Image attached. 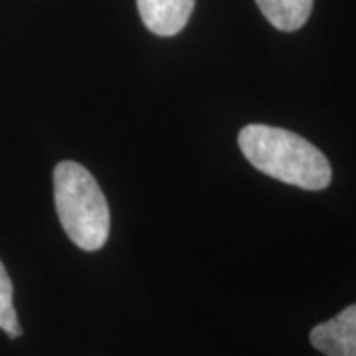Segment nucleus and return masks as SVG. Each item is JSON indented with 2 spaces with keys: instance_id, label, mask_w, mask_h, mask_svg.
I'll return each instance as SVG.
<instances>
[{
  "instance_id": "nucleus-5",
  "label": "nucleus",
  "mask_w": 356,
  "mask_h": 356,
  "mask_svg": "<svg viewBox=\"0 0 356 356\" xmlns=\"http://www.w3.org/2000/svg\"><path fill=\"white\" fill-rule=\"evenodd\" d=\"M269 24L281 32H295L311 16L313 0H255Z\"/></svg>"
},
{
  "instance_id": "nucleus-2",
  "label": "nucleus",
  "mask_w": 356,
  "mask_h": 356,
  "mask_svg": "<svg viewBox=\"0 0 356 356\" xmlns=\"http://www.w3.org/2000/svg\"><path fill=\"white\" fill-rule=\"evenodd\" d=\"M54 200L67 238L83 252L102 250L111 229L109 204L86 166L62 161L54 168Z\"/></svg>"
},
{
  "instance_id": "nucleus-4",
  "label": "nucleus",
  "mask_w": 356,
  "mask_h": 356,
  "mask_svg": "<svg viewBox=\"0 0 356 356\" xmlns=\"http://www.w3.org/2000/svg\"><path fill=\"white\" fill-rule=\"evenodd\" d=\"M196 0H137L140 20L156 36H175L191 20Z\"/></svg>"
},
{
  "instance_id": "nucleus-6",
  "label": "nucleus",
  "mask_w": 356,
  "mask_h": 356,
  "mask_svg": "<svg viewBox=\"0 0 356 356\" xmlns=\"http://www.w3.org/2000/svg\"><path fill=\"white\" fill-rule=\"evenodd\" d=\"M13 281L6 273V267L0 261V329L10 339L22 337V327L18 323V315L14 309Z\"/></svg>"
},
{
  "instance_id": "nucleus-3",
  "label": "nucleus",
  "mask_w": 356,
  "mask_h": 356,
  "mask_svg": "<svg viewBox=\"0 0 356 356\" xmlns=\"http://www.w3.org/2000/svg\"><path fill=\"white\" fill-rule=\"evenodd\" d=\"M309 339L325 356H356V303L317 325Z\"/></svg>"
},
{
  "instance_id": "nucleus-1",
  "label": "nucleus",
  "mask_w": 356,
  "mask_h": 356,
  "mask_svg": "<svg viewBox=\"0 0 356 356\" xmlns=\"http://www.w3.org/2000/svg\"><path fill=\"white\" fill-rule=\"evenodd\" d=\"M238 143L243 156L267 177L303 191H323L331 184L327 156L293 131L254 123L240 131Z\"/></svg>"
}]
</instances>
